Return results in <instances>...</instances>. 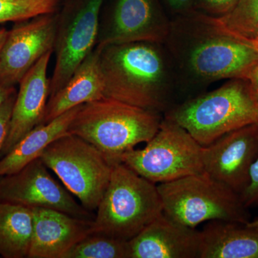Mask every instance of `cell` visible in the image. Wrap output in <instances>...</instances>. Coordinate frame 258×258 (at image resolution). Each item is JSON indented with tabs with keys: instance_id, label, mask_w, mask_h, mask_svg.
Returning <instances> with one entry per match:
<instances>
[{
	"instance_id": "4316f807",
	"label": "cell",
	"mask_w": 258,
	"mask_h": 258,
	"mask_svg": "<svg viewBox=\"0 0 258 258\" xmlns=\"http://www.w3.org/2000/svg\"><path fill=\"white\" fill-rule=\"evenodd\" d=\"M170 19L197 11L195 0H161Z\"/></svg>"
},
{
	"instance_id": "277c9868",
	"label": "cell",
	"mask_w": 258,
	"mask_h": 258,
	"mask_svg": "<svg viewBox=\"0 0 258 258\" xmlns=\"http://www.w3.org/2000/svg\"><path fill=\"white\" fill-rule=\"evenodd\" d=\"M164 118L206 147L224 134L257 123L258 101L247 80L231 79L214 91L180 102Z\"/></svg>"
},
{
	"instance_id": "7a4b0ae2",
	"label": "cell",
	"mask_w": 258,
	"mask_h": 258,
	"mask_svg": "<svg viewBox=\"0 0 258 258\" xmlns=\"http://www.w3.org/2000/svg\"><path fill=\"white\" fill-rule=\"evenodd\" d=\"M98 47L104 98L163 115L179 103L175 68L164 42Z\"/></svg>"
},
{
	"instance_id": "4fadbf2b",
	"label": "cell",
	"mask_w": 258,
	"mask_h": 258,
	"mask_svg": "<svg viewBox=\"0 0 258 258\" xmlns=\"http://www.w3.org/2000/svg\"><path fill=\"white\" fill-rule=\"evenodd\" d=\"M258 157V122L219 137L203 147L205 172L240 195L249 182L251 166Z\"/></svg>"
},
{
	"instance_id": "52a82bcc",
	"label": "cell",
	"mask_w": 258,
	"mask_h": 258,
	"mask_svg": "<svg viewBox=\"0 0 258 258\" xmlns=\"http://www.w3.org/2000/svg\"><path fill=\"white\" fill-rule=\"evenodd\" d=\"M40 158L83 208L89 212L97 210L114 166L99 149L68 133L49 144Z\"/></svg>"
},
{
	"instance_id": "6da1fadb",
	"label": "cell",
	"mask_w": 258,
	"mask_h": 258,
	"mask_svg": "<svg viewBox=\"0 0 258 258\" xmlns=\"http://www.w3.org/2000/svg\"><path fill=\"white\" fill-rule=\"evenodd\" d=\"M164 43L175 68L179 103L205 92L217 81L245 79L258 61L252 42L199 11L171 19Z\"/></svg>"
},
{
	"instance_id": "ffe728a7",
	"label": "cell",
	"mask_w": 258,
	"mask_h": 258,
	"mask_svg": "<svg viewBox=\"0 0 258 258\" xmlns=\"http://www.w3.org/2000/svg\"><path fill=\"white\" fill-rule=\"evenodd\" d=\"M33 232L31 208L0 203V255L28 257Z\"/></svg>"
},
{
	"instance_id": "e0dca14e",
	"label": "cell",
	"mask_w": 258,
	"mask_h": 258,
	"mask_svg": "<svg viewBox=\"0 0 258 258\" xmlns=\"http://www.w3.org/2000/svg\"><path fill=\"white\" fill-rule=\"evenodd\" d=\"M103 98L104 83L100 66V48L96 46L63 87L49 98L41 124L48 123L75 107Z\"/></svg>"
},
{
	"instance_id": "2e32d148",
	"label": "cell",
	"mask_w": 258,
	"mask_h": 258,
	"mask_svg": "<svg viewBox=\"0 0 258 258\" xmlns=\"http://www.w3.org/2000/svg\"><path fill=\"white\" fill-rule=\"evenodd\" d=\"M33 232L28 258H62L92 233V220L78 218L53 209L31 208Z\"/></svg>"
},
{
	"instance_id": "cb8c5ba5",
	"label": "cell",
	"mask_w": 258,
	"mask_h": 258,
	"mask_svg": "<svg viewBox=\"0 0 258 258\" xmlns=\"http://www.w3.org/2000/svg\"><path fill=\"white\" fill-rule=\"evenodd\" d=\"M238 0H195L197 11L214 18H221L229 13Z\"/></svg>"
},
{
	"instance_id": "83f0119b",
	"label": "cell",
	"mask_w": 258,
	"mask_h": 258,
	"mask_svg": "<svg viewBox=\"0 0 258 258\" xmlns=\"http://www.w3.org/2000/svg\"><path fill=\"white\" fill-rule=\"evenodd\" d=\"M245 80L248 81L249 86L258 101V61L249 71Z\"/></svg>"
},
{
	"instance_id": "ac0fdd59",
	"label": "cell",
	"mask_w": 258,
	"mask_h": 258,
	"mask_svg": "<svg viewBox=\"0 0 258 258\" xmlns=\"http://www.w3.org/2000/svg\"><path fill=\"white\" fill-rule=\"evenodd\" d=\"M201 233L200 258H258V230L246 225L212 220Z\"/></svg>"
},
{
	"instance_id": "ba28073f",
	"label": "cell",
	"mask_w": 258,
	"mask_h": 258,
	"mask_svg": "<svg viewBox=\"0 0 258 258\" xmlns=\"http://www.w3.org/2000/svg\"><path fill=\"white\" fill-rule=\"evenodd\" d=\"M203 147L186 129L164 118L143 149H131L120 159L144 179L162 184L205 172Z\"/></svg>"
},
{
	"instance_id": "5bb4252c",
	"label": "cell",
	"mask_w": 258,
	"mask_h": 258,
	"mask_svg": "<svg viewBox=\"0 0 258 258\" xmlns=\"http://www.w3.org/2000/svg\"><path fill=\"white\" fill-rule=\"evenodd\" d=\"M52 52L42 56L19 83L20 88L13 107L9 132L0 158L8 154L30 131L42 123L50 96L47 67Z\"/></svg>"
},
{
	"instance_id": "484cf974",
	"label": "cell",
	"mask_w": 258,
	"mask_h": 258,
	"mask_svg": "<svg viewBox=\"0 0 258 258\" xmlns=\"http://www.w3.org/2000/svg\"><path fill=\"white\" fill-rule=\"evenodd\" d=\"M17 91L11 95L0 106V153L2 152L9 132L10 120L13 113Z\"/></svg>"
},
{
	"instance_id": "9a60e30c",
	"label": "cell",
	"mask_w": 258,
	"mask_h": 258,
	"mask_svg": "<svg viewBox=\"0 0 258 258\" xmlns=\"http://www.w3.org/2000/svg\"><path fill=\"white\" fill-rule=\"evenodd\" d=\"M201 231L164 213L129 240L131 258H200Z\"/></svg>"
},
{
	"instance_id": "8fae6325",
	"label": "cell",
	"mask_w": 258,
	"mask_h": 258,
	"mask_svg": "<svg viewBox=\"0 0 258 258\" xmlns=\"http://www.w3.org/2000/svg\"><path fill=\"white\" fill-rule=\"evenodd\" d=\"M0 203L53 209L85 220L95 217L51 176L40 157L17 172L0 176Z\"/></svg>"
},
{
	"instance_id": "d4e9b609",
	"label": "cell",
	"mask_w": 258,
	"mask_h": 258,
	"mask_svg": "<svg viewBox=\"0 0 258 258\" xmlns=\"http://www.w3.org/2000/svg\"><path fill=\"white\" fill-rule=\"evenodd\" d=\"M240 197L246 208L258 206V157L251 166L248 184Z\"/></svg>"
},
{
	"instance_id": "4dcf8cb0",
	"label": "cell",
	"mask_w": 258,
	"mask_h": 258,
	"mask_svg": "<svg viewBox=\"0 0 258 258\" xmlns=\"http://www.w3.org/2000/svg\"><path fill=\"white\" fill-rule=\"evenodd\" d=\"M246 225L249 228L254 229V230H258V219L254 220L253 221H249Z\"/></svg>"
},
{
	"instance_id": "603a6c76",
	"label": "cell",
	"mask_w": 258,
	"mask_h": 258,
	"mask_svg": "<svg viewBox=\"0 0 258 258\" xmlns=\"http://www.w3.org/2000/svg\"><path fill=\"white\" fill-rule=\"evenodd\" d=\"M60 0H0V23L21 22L55 13Z\"/></svg>"
},
{
	"instance_id": "9c48e42d",
	"label": "cell",
	"mask_w": 258,
	"mask_h": 258,
	"mask_svg": "<svg viewBox=\"0 0 258 258\" xmlns=\"http://www.w3.org/2000/svg\"><path fill=\"white\" fill-rule=\"evenodd\" d=\"M106 0H62L56 11L55 68L50 98L63 87L96 47L102 8Z\"/></svg>"
},
{
	"instance_id": "7c38bea8",
	"label": "cell",
	"mask_w": 258,
	"mask_h": 258,
	"mask_svg": "<svg viewBox=\"0 0 258 258\" xmlns=\"http://www.w3.org/2000/svg\"><path fill=\"white\" fill-rule=\"evenodd\" d=\"M56 12L18 22L0 50V83L13 88L42 56L54 52Z\"/></svg>"
},
{
	"instance_id": "d6986e66",
	"label": "cell",
	"mask_w": 258,
	"mask_h": 258,
	"mask_svg": "<svg viewBox=\"0 0 258 258\" xmlns=\"http://www.w3.org/2000/svg\"><path fill=\"white\" fill-rule=\"evenodd\" d=\"M81 105L75 107L47 123L37 125L0 158V176L13 174L41 157L49 144L69 133V125Z\"/></svg>"
},
{
	"instance_id": "30bf717a",
	"label": "cell",
	"mask_w": 258,
	"mask_h": 258,
	"mask_svg": "<svg viewBox=\"0 0 258 258\" xmlns=\"http://www.w3.org/2000/svg\"><path fill=\"white\" fill-rule=\"evenodd\" d=\"M170 23L161 0H106L100 16L96 46L164 42Z\"/></svg>"
},
{
	"instance_id": "1f68e13d",
	"label": "cell",
	"mask_w": 258,
	"mask_h": 258,
	"mask_svg": "<svg viewBox=\"0 0 258 258\" xmlns=\"http://www.w3.org/2000/svg\"><path fill=\"white\" fill-rule=\"evenodd\" d=\"M252 42L254 46L255 47V48L258 50V36L254 40H252Z\"/></svg>"
},
{
	"instance_id": "5b68a950",
	"label": "cell",
	"mask_w": 258,
	"mask_h": 258,
	"mask_svg": "<svg viewBox=\"0 0 258 258\" xmlns=\"http://www.w3.org/2000/svg\"><path fill=\"white\" fill-rule=\"evenodd\" d=\"M96 211L93 232L129 241L163 214V205L157 185L119 163Z\"/></svg>"
},
{
	"instance_id": "44dd1931",
	"label": "cell",
	"mask_w": 258,
	"mask_h": 258,
	"mask_svg": "<svg viewBox=\"0 0 258 258\" xmlns=\"http://www.w3.org/2000/svg\"><path fill=\"white\" fill-rule=\"evenodd\" d=\"M62 258H131L128 241L101 233L90 234Z\"/></svg>"
},
{
	"instance_id": "f546056e",
	"label": "cell",
	"mask_w": 258,
	"mask_h": 258,
	"mask_svg": "<svg viewBox=\"0 0 258 258\" xmlns=\"http://www.w3.org/2000/svg\"><path fill=\"white\" fill-rule=\"evenodd\" d=\"M8 32L9 30H7L5 28L0 29V50H1L2 47H3V43L6 40V37L8 36Z\"/></svg>"
},
{
	"instance_id": "3957f363",
	"label": "cell",
	"mask_w": 258,
	"mask_h": 258,
	"mask_svg": "<svg viewBox=\"0 0 258 258\" xmlns=\"http://www.w3.org/2000/svg\"><path fill=\"white\" fill-rule=\"evenodd\" d=\"M163 118L160 113L103 98L81 105L69 133L92 144L115 166L125 152L149 142Z\"/></svg>"
},
{
	"instance_id": "f1b7e54d",
	"label": "cell",
	"mask_w": 258,
	"mask_h": 258,
	"mask_svg": "<svg viewBox=\"0 0 258 258\" xmlns=\"http://www.w3.org/2000/svg\"><path fill=\"white\" fill-rule=\"evenodd\" d=\"M16 91L15 87L10 88L3 86L0 83V106L13 92Z\"/></svg>"
},
{
	"instance_id": "7402d4cb",
	"label": "cell",
	"mask_w": 258,
	"mask_h": 258,
	"mask_svg": "<svg viewBox=\"0 0 258 258\" xmlns=\"http://www.w3.org/2000/svg\"><path fill=\"white\" fill-rule=\"evenodd\" d=\"M217 18L237 36L251 42L258 36V0H238L227 14Z\"/></svg>"
},
{
	"instance_id": "8992f818",
	"label": "cell",
	"mask_w": 258,
	"mask_h": 258,
	"mask_svg": "<svg viewBox=\"0 0 258 258\" xmlns=\"http://www.w3.org/2000/svg\"><path fill=\"white\" fill-rule=\"evenodd\" d=\"M163 213L181 225L195 228L212 220L246 224L248 210L240 195L207 172L157 185Z\"/></svg>"
}]
</instances>
